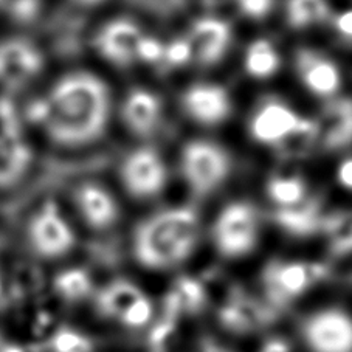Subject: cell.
<instances>
[{"label": "cell", "instance_id": "1", "mask_svg": "<svg viewBox=\"0 0 352 352\" xmlns=\"http://www.w3.org/2000/svg\"><path fill=\"white\" fill-rule=\"evenodd\" d=\"M111 109V90L104 80L90 72H72L30 106L28 118L58 146L81 148L104 135Z\"/></svg>", "mask_w": 352, "mask_h": 352}, {"label": "cell", "instance_id": "2", "mask_svg": "<svg viewBox=\"0 0 352 352\" xmlns=\"http://www.w3.org/2000/svg\"><path fill=\"white\" fill-rule=\"evenodd\" d=\"M199 236V214L190 206L163 210L135 228L132 252L144 269L168 270L191 256Z\"/></svg>", "mask_w": 352, "mask_h": 352}, {"label": "cell", "instance_id": "3", "mask_svg": "<svg viewBox=\"0 0 352 352\" xmlns=\"http://www.w3.org/2000/svg\"><path fill=\"white\" fill-rule=\"evenodd\" d=\"M180 169L190 190L196 196L204 197L227 180L232 171V162L227 151L219 144L194 140L182 151Z\"/></svg>", "mask_w": 352, "mask_h": 352}, {"label": "cell", "instance_id": "4", "mask_svg": "<svg viewBox=\"0 0 352 352\" xmlns=\"http://www.w3.org/2000/svg\"><path fill=\"white\" fill-rule=\"evenodd\" d=\"M213 242L221 256L244 258L254 250L259 238V216L247 202H233L223 208L213 226Z\"/></svg>", "mask_w": 352, "mask_h": 352}, {"label": "cell", "instance_id": "5", "mask_svg": "<svg viewBox=\"0 0 352 352\" xmlns=\"http://www.w3.org/2000/svg\"><path fill=\"white\" fill-rule=\"evenodd\" d=\"M324 276V267L300 261H272L263 272L267 305L278 312L305 295Z\"/></svg>", "mask_w": 352, "mask_h": 352}, {"label": "cell", "instance_id": "6", "mask_svg": "<svg viewBox=\"0 0 352 352\" xmlns=\"http://www.w3.org/2000/svg\"><path fill=\"white\" fill-rule=\"evenodd\" d=\"M27 236L33 252L45 259L63 258L76 245L74 228L54 202H47L36 211L28 222Z\"/></svg>", "mask_w": 352, "mask_h": 352}, {"label": "cell", "instance_id": "7", "mask_svg": "<svg viewBox=\"0 0 352 352\" xmlns=\"http://www.w3.org/2000/svg\"><path fill=\"white\" fill-rule=\"evenodd\" d=\"M120 177L126 192L135 199L159 196L168 180L166 165L153 148H138L126 155L120 166Z\"/></svg>", "mask_w": 352, "mask_h": 352}, {"label": "cell", "instance_id": "8", "mask_svg": "<svg viewBox=\"0 0 352 352\" xmlns=\"http://www.w3.org/2000/svg\"><path fill=\"white\" fill-rule=\"evenodd\" d=\"M311 352H352V317L342 309L314 312L301 324Z\"/></svg>", "mask_w": 352, "mask_h": 352}, {"label": "cell", "instance_id": "9", "mask_svg": "<svg viewBox=\"0 0 352 352\" xmlns=\"http://www.w3.org/2000/svg\"><path fill=\"white\" fill-rule=\"evenodd\" d=\"M44 69V54L34 42L23 38L0 41V84L19 89Z\"/></svg>", "mask_w": 352, "mask_h": 352}, {"label": "cell", "instance_id": "10", "mask_svg": "<svg viewBox=\"0 0 352 352\" xmlns=\"http://www.w3.org/2000/svg\"><path fill=\"white\" fill-rule=\"evenodd\" d=\"M0 117L3 118V127L0 129V190H3L14 186L27 174L33 153L10 107L0 106Z\"/></svg>", "mask_w": 352, "mask_h": 352}, {"label": "cell", "instance_id": "11", "mask_svg": "<svg viewBox=\"0 0 352 352\" xmlns=\"http://www.w3.org/2000/svg\"><path fill=\"white\" fill-rule=\"evenodd\" d=\"M306 118L292 107L278 100H265L256 107L250 118V135L261 144L279 146L284 140L298 129Z\"/></svg>", "mask_w": 352, "mask_h": 352}, {"label": "cell", "instance_id": "12", "mask_svg": "<svg viewBox=\"0 0 352 352\" xmlns=\"http://www.w3.org/2000/svg\"><path fill=\"white\" fill-rule=\"evenodd\" d=\"M143 39L144 34L135 22L113 19L95 36V48L111 64L127 67L138 60Z\"/></svg>", "mask_w": 352, "mask_h": 352}, {"label": "cell", "instance_id": "13", "mask_svg": "<svg viewBox=\"0 0 352 352\" xmlns=\"http://www.w3.org/2000/svg\"><path fill=\"white\" fill-rule=\"evenodd\" d=\"M278 312L242 292H233L217 311L219 323L228 332L245 336L264 329L276 320Z\"/></svg>", "mask_w": 352, "mask_h": 352}, {"label": "cell", "instance_id": "14", "mask_svg": "<svg viewBox=\"0 0 352 352\" xmlns=\"http://www.w3.org/2000/svg\"><path fill=\"white\" fill-rule=\"evenodd\" d=\"M182 107L192 121L202 126H217L232 113L228 92L216 84H196L182 95Z\"/></svg>", "mask_w": 352, "mask_h": 352}, {"label": "cell", "instance_id": "15", "mask_svg": "<svg viewBox=\"0 0 352 352\" xmlns=\"http://www.w3.org/2000/svg\"><path fill=\"white\" fill-rule=\"evenodd\" d=\"M74 205L89 228L107 230L118 221L120 208L112 192L96 182H82L74 192Z\"/></svg>", "mask_w": 352, "mask_h": 352}, {"label": "cell", "instance_id": "16", "mask_svg": "<svg viewBox=\"0 0 352 352\" xmlns=\"http://www.w3.org/2000/svg\"><path fill=\"white\" fill-rule=\"evenodd\" d=\"M233 32L226 21L217 17H202L192 23L188 42L192 58L200 65H214L226 56L232 45Z\"/></svg>", "mask_w": 352, "mask_h": 352}, {"label": "cell", "instance_id": "17", "mask_svg": "<svg viewBox=\"0 0 352 352\" xmlns=\"http://www.w3.org/2000/svg\"><path fill=\"white\" fill-rule=\"evenodd\" d=\"M295 69L306 89L317 96H332L342 87L337 64L320 52L300 48L295 54Z\"/></svg>", "mask_w": 352, "mask_h": 352}, {"label": "cell", "instance_id": "18", "mask_svg": "<svg viewBox=\"0 0 352 352\" xmlns=\"http://www.w3.org/2000/svg\"><path fill=\"white\" fill-rule=\"evenodd\" d=\"M317 142L324 149L337 151L352 143V100L340 98L327 104L315 120Z\"/></svg>", "mask_w": 352, "mask_h": 352}, {"label": "cell", "instance_id": "19", "mask_svg": "<svg viewBox=\"0 0 352 352\" xmlns=\"http://www.w3.org/2000/svg\"><path fill=\"white\" fill-rule=\"evenodd\" d=\"M162 111V101L154 92L133 89L121 104V120L133 135L148 137L159 126Z\"/></svg>", "mask_w": 352, "mask_h": 352}, {"label": "cell", "instance_id": "20", "mask_svg": "<svg viewBox=\"0 0 352 352\" xmlns=\"http://www.w3.org/2000/svg\"><path fill=\"white\" fill-rule=\"evenodd\" d=\"M146 296L127 279H115L96 295V311L106 318L121 320L137 302Z\"/></svg>", "mask_w": 352, "mask_h": 352}, {"label": "cell", "instance_id": "21", "mask_svg": "<svg viewBox=\"0 0 352 352\" xmlns=\"http://www.w3.org/2000/svg\"><path fill=\"white\" fill-rule=\"evenodd\" d=\"M281 64V58L275 45L267 39L253 41L245 53L247 74L256 80H267L276 74Z\"/></svg>", "mask_w": 352, "mask_h": 352}, {"label": "cell", "instance_id": "22", "mask_svg": "<svg viewBox=\"0 0 352 352\" xmlns=\"http://www.w3.org/2000/svg\"><path fill=\"white\" fill-rule=\"evenodd\" d=\"M267 196L281 210L295 208L307 202V185L296 175H276L267 184Z\"/></svg>", "mask_w": 352, "mask_h": 352}, {"label": "cell", "instance_id": "23", "mask_svg": "<svg viewBox=\"0 0 352 352\" xmlns=\"http://www.w3.org/2000/svg\"><path fill=\"white\" fill-rule=\"evenodd\" d=\"M331 8L327 0H287V23L295 30L309 28L329 19Z\"/></svg>", "mask_w": 352, "mask_h": 352}, {"label": "cell", "instance_id": "24", "mask_svg": "<svg viewBox=\"0 0 352 352\" xmlns=\"http://www.w3.org/2000/svg\"><path fill=\"white\" fill-rule=\"evenodd\" d=\"M276 219L284 228L296 234L317 232V228H323L324 222V217H321L317 204L314 205L309 202L295 206V208L279 210Z\"/></svg>", "mask_w": 352, "mask_h": 352}, {"label": "cell", "instance_id": "25", "mask_svg": "<svg viewBox=\"0 0 352 352\" xmlns=\"http://www.w3.org/2000/svg\"><path fill=\"white\" fill-rule=\"evenodd\" d=\"M54 294L67 302H76L87 298L92 292V279L86 269H67L53 279Z\"/></svg>", "mask_w": 352, "mask_h": 352}, {"label": "cell", "instance_id": "26", "mask_svg": "<svg viewBox=\"0 0 352 352\" xmlns=\"http://www.w3.org/2000/svg\"><path fill=\"white\" fill-rule=\"evenodd\" d=\"M44 287V275L39 267L22 263L14 267L10 278V295L14 301H25L38 295Z\"/></svg>", "mask_w": 352, "mask_h": 352}, {"label": "cell", "instance_id": "27", "mask_svg": "<svg viewBox=\"0 0 352 352\" xmlns=\"http://www.w3.org/2000/svg\"><path fill=\"white\" fill-rule=\"evenodd\" d=\"M171 294L179 302L182 314L196 315L206 306L208 294L199 279L182 276L175 281Z\"/></svg>", "mask_w": 352, "mask_h": 352}, {"label": "cell", "instance_id": "28", "mask_svg": "<svg viewBox=\"0 0 352 352\" xmlns=\"http://www.w3.org/2000/svg\"><path fill=\"white\" fill-rule=\"evenodd\" d=\"M323 228L329 238L333 254L343 256L352 252V211L326 216Z\"/></svg>", "mask_w": 352, "mask_h": 352}, {"label": "cell", "instance_id": "29", "mask_svg": "<svg viewBox=\"0 0 352 352\" xmlns=\"http://www.w3.org/2000/svg\"><path fill=\"white\" fill-rule=\"evenodd\" d=\"M94 340L84 333L69 329H59L50 340L52 352H94Z\"/></svg>", "mask_w": 352, "mask_h": 352}, {"label": "cell", "instance_id": "30", "mask_svg": "<svg viewBox=\"0 0 352 352\" xmlns=\"http://www.w3.org/2000/svg\"><path fill=\"white\" fill-rule=\"evenodd\" d=\"M153 314H154L153 302L149 301L148 296H143V298L140 300L120 321L127 327L138 329V327L146 326L149 321L153 320Z\"/></svg>", "mask_w": 352, "mask_h": 352}, {"label": "cell", "instance_id": "31", "mask_svg": "<svg viewBox=\"0 0 352 352\" xmlns=\"http://www.w3.org/2000/svg\"><path fill=\"white\" fill-rule=\"evenodd\" d=\"M39 0H0V8H3L16 21L28 22L38 13Z\"/></svg>", "mask_w": 352, "mask_h": 352}, {"label": "cell", "instance_id": "32", "mask_svg": "<svg viewBox=\"0 0 352 352\" xmlns=\"http://www.w3.org/2000/svg\"><path fill=\"white\" fill-rule=\"evenodd\" d=\"M191 58L192 52L188 39L174 41L173 44L165 47V56H163V59H166L171 65H184Z\"/></svg>", "mask_w": 352, "mask_h": 352}, {"label": "cell", "instance_id": "33", "mask_svg": "<svg viewBox=\"0 0 352 352\" xmlns=\"http://www.w3.org/2000/svg\"><path fill=\"white\" fill-rule=\"evenodd\" d=\"M238 7L250 19H264L273 8L275 0H236Z\"/></svg>", "mask_w": 352, "mask_h": 352}, {"label": "cell", "instance_id": "34", "mask_svg": "<svg viewBox=\"0 0 352 352\" xmlns=\"http://www.w3.org/2000/svg\"><path fill=\"white\" fill-rule=\"evenodd\" d=\"M163 56H165V45L154 38H148V36H144L142 47H140L138 60L157 63V60L163 59Z\"/></svg>", "mask_w": 352, "mask_h": 352}, {"label": "cell", "instance_id": "35", "mask_svg": "<svg viewBox=\"0 0 352 352\" xmlns=\"http://www.w3.org/2000/svg\"><path fill=\"white\" fill-rule=\"evenodd\" d=\"M333 25H336L338 34H342L346 39H352V11H346V13L337 16Z\"/></svg>", "mask_w": 352, "mask_h": 352}, {"label": "cell", "instance_id": "36", "mask_svg": "<svg viewBox=\"0 0 352 352\" xmlns=\"http://www.w3.org/2000/svg\"><path fill=\"white\" fill-rule=\"evenodd\" d=\"M337 179L340 185L348 188V190H352V159H346L342 165L338 166Z\"/></svg>", "mask_w": 352, "mask_h": 352}, {"label": "cell", "instance_id": "37", "mask_svg": "<svg viewBox=\"0 0 352 352\" xmlns=\"http://www.w3.org/2000/svg\"><path fill=\"white\" fill-rule=\"evenodd\" d=\"M261 352H292L290 344L283 338H272L267 342Z\"/></svg>", "mask_w": 352, "mask_h": 352}, {"label": "cell", "instance_id": "38", "mask_svg": "<svg viewBox=\"0 0 352 352\" xmlns=\"http://www.w3.org/2000/svg\"><path fill=\"white\" fill-rule=\"evenodd\" d=\"M0 352H27L23 348H21L19 344L14 343H2L0 346Z\"/></svg>", "mask_w": 352, "mask_h": 352}, {"label": "cell", "instance_id": "39", "mask_svg": "<svg viewBox=\"0 0 352 352\" xmlns=\"http://www.w3.org/2000/svg\"><path fill=\"white\" fill-rule=\"evenodd\" d=\"M76 2L81 5H87V7H94V5H98L101 2H104V0H76Z\"/></svg>", "mask_w": 352, "mask_h": 352}, {"label": "cell", "instance_id": "40", "mask_svg": "<svg viewBox=\"0 0 352 352\" xmlns=\"http://www.w3.org/2000/svg\"><path fill=\"white\" fill-rule=\"evenodd\" d=\"M3 292V284H2V279H0V295Z\"/></svg>", "mask_w": 352, "mask_h": 352}, {"label": "cell", "instance_id": "41", "mask_svg": "<svg viewBox=\"0 0 352 352\" xmlns=\"http://www.w3.org/2000/svg\"><path fill=\"white\" fill-rule=\"evenodd\" d=\"M2 343H3V342H2V340H0V346H2Z\"/></svg>", "mask_w": 352, "mask_h": 352}]
</instances>
